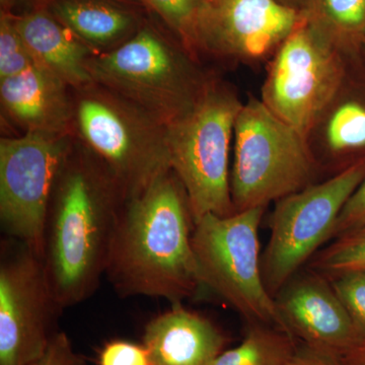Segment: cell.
I'll list each match as a JSON object with an SVG mask.
<instances>
[{"label":"cell","mask_w":365,"mask_h":365,"mask_svg":"<svg viewBox=\"0 0 365 365\" xmlns=\"http://www.w3.org/2000/svg\"><path fill=\"white\" fill-rule=\"evenodd\" d=\"M123 191L90 150L72 148L53 191L42 261L63 309L95 294L106 274Z\"/></svg>","instance_id":"obj_1"},{"label":"cell","mask_w":365,"mask_h":365,"mask_svg":"<svg viewBox=\"0 0 365 365\" xmlns=\"http://www.w3.org/2000/svg\"><path fill=\"white\" fill-rule=\"evenodd\" d=\"M188 197L172 170L125 199L106 274L123 297H162L173 304L203 287L192 246Z\"/></svg>","instance_id":"obj_2"},{"label":"cell","mask_w":365,"mask_h":365,"mask_svg":"<svg viewBox=\"0 0 365 365\" xmlns=\"http://www.w3.org/2000/svg\"><path fill=\"white\" fill-rule=\"evenodd\" d=\"M242 105L232 86L209 76L194 105L165 126L170 169L188 197L194 225L209 213H235L230 157Z\"/></svg>","instance_id":"obj_3"},{"label":"cell","mask_w":365,"mask_h":365,"mask_svg":"<svg viewBox=\"0 0 365 365\" xmlns=\"http://www.w3.org/2000/svg\"><path fill=\"white\" fill-rule=\"evenodd\" d=\"M88 69L109 88L167 126L194 105L209 78L174 37L146 23L111 51L91 57Z\"/></svg>","instance_id":"obj_4"},{"label":"cell","mask_w":365,"mask_h":365,"mask_svg":"<svg viewBox=\"0 0 365 365\" xmlns=\"http://www.w3.org/2000/svg\"><path fill=\"white\" fill-rule=\"evenodd\" d=\"M76 91L74 124L83 146L107 168L125 198L172 170L165 125L95 81Z\"/></svg>","instance_id":"obj_5"},{"label":"cell","mask_w":365,"mask_h":365,"mask_svg":"<svg viewBox=\"0 0 365 365\" xmlns=\"http://www.w3.org/2000/svg\"><path fill=\"white\" fill-rule=\"evenodd\" d=\"M230 194L235 212L264 207L314 184L318 165L307 139L250 97L235 120Z\"/></svg>","instance_id":"obj_6"},{"label":"cell","mask_w":365,"mask_h":365,"mask_svg":"<svg viewBox=\"0 0 365 365\" xmlns=\"http://www.w3.org/2000/svg\"><path fill=\"white\" fill-rule=\"evenodd\" d=\"M264 210L256 207L230 216L204 215L194 225L192 246L203 287L252 323L289 334L262 275L258 230Z\"/></svg>","instance_id":"obj_7"},{"label":"cell","mask_w":365,"mask_h":365,"mask_svg":"<svg viewBox=\"0 0 365 365\" xmlns=\"http://www.w3.org/2000/svg\"><path fill=\"white\" fill-rule=\"evenodd\" d=\"M364 178L365 157L326 181L276 201L270 239L261 257L264 283L273 297L329 242L343 206Z\"/></svg>","instance_id":"obj_8"},{"label":"cell","mask_w":365,"mask_h":365,"mask_svg":"<svg viewBox=\"0 0 365 365\" xmlns=\"http://www.w3.org/2000/svg\"><path fill=\"white\" fill-rule=\"evenodd\" d=\"M348 57L302 16L267 62L260 100L307 139L339 90L347 72Z\"/></svg>","instance_id":"obj_9"},{"label":"cell","mask_w":365,"mask_h":365,"mask_svg":"<svg viewBox=\"0 0 365 365\" xmlns=\"http://www.w3.org/2000/svg\"><path fill=\"white\" fill-rule=\"evenodd\" d=\"M67 136L26 132L0 140V222L9 239L43 256L48 209L72 150Z\"/></svg>","instance_id":"obj_10"},{"label":"cell","mask_w":365,"mask_h":365,"mask_svg":"<svg viewBox=\"0 0 365 365\" xmlns=\"http://www.w3.org/2000/svg\"><path fill=\"white\" fill-rule=\"evenodd\" d=\"M61 311L39 255L7 237L0 261V365H30L39 359Z\"/></svg>","instance_id":"obj_11"},{"label":"cell","mask_w":365,"mask_h":365,"mask_svg":"<svg viewBox=\"0 0 365 365\" xmlns=\"http://www.w3.org/2000/svg\"><path fill=\"white\" fill-rule=\"evenodd\" d=\"M300 21L277 0H203L199 50L247 66L268 62Z\"/></svg>","instance_id":"obj_12"},{"label":"cell","mask_w":365,"mask_h":365,"mask_svg":"<svg viewBox=\"0 0 365 365\" xmlns=\"http://www.w3.org/2000/svg\"><path fill=\"white\" fill-rule=\"evenodd\" d=\"M288 332L304 345L340 356L360 339L329 278L297 272L274 297Z\"/></svg>","instance_id":"obj_13"},{"label":"cell","mask_w":365,"mask_h":365,"mask_svg":"<svg viewBox=\"0 0 365 365\" xmlns=\"http://www.w3.org/2000/svg\"><path fill=\"white\" fill-rule=\"evenodd\" d=\"M2 108L26 132L69 135L74 123L69 86L40 66L0 81Z\"/></svg>","instance_id":"obj_14"},{"label":"cell","mask_w":365,"mask_h":365,"mask_svg":"<svg viewBox=\"0 0 365 365\" xmlns=\"http://www.w3.org/2000/svg\"><path fill=\"white\" fill-rule=\"evenodd\" d=\"M227 338L208 319L173 304L146 325L143 334L153 365H212Z\"/></svg>","instance_id":"obj_15"},{"label":"cell","mask_w":365,"mask_h":365,"mask_svg":"<svg viewBox=\"0 0 365 365\" xmlns=\"http://www.w3.org/2000/svg\"><path fill=\"white\" fill-rule=\"evenodd\" d=\"M14 21L38 66L51 72L74 91L93 83L88 62L97 53L47 9L14 14Z\"/></svg>","instance_id":"obj_16"},{"label":"cell","mask_w":365,"mask_h":365,"mask_svg":"<svg viewBox=\"0 0 365 365\" xmlns=\"http://www.w3.org/2000/svg\"><path fill=\"white\" fill-rule=\"evenodd\" d=\"M138 0H53L46 7L97 54L111 51L144 25Z\"/></svg>","instance_id":"obj_17"},{"label":"cell","mask_w":365,"mask_h":365,"mask_svg":"<svg viewBox=\"0 0 365 365\" xmlns=\"http://www.w3.org/2000/svg\"><path fill=\"white\" fill-rule=\"evenodd\" d=\"M307 141L318 169L359 153L365 157V102L348 93L344 79Z\"/></svg>","instance_id":"obj_18"},{"label":"cell","mask_w":365,"mask_h":365,"mask_svg":"<svg viewBox=\"0 0 365 365\" xmlns=\"http://www.w3.org/2000/svg\"><path fill=\"white\" fill-rule=\"evenodd\" d=\"M302 20L345 54L365 46V0H309Z\"/></svg>","instance_id":"obj_19"},{"label":"cell","mask_w":365,"mask_h":365,"mask_svg":"<svg viewBox=\"0 0 365 365\" xmlns=\"http://www.w3.org/2000/svg\"><path fill=\"white\" fill-rule=\"evenodd\" d=\"M242 342L223 351L212 365H288L297 349L295 338L272 327L253 324Z\"/></svg>","instance_id":"obj_20"},{"label":"cell","mask_w":365,"mask_h":365,"mask_svg":"<svg viewBox=\"0 0 365 365\" xmlns=\"http://www.w3.org/2000/svg\"><path fill=\"white\" fill-rule=\"evenodd\" d=\"M139 4L162 21L170 35L190 54L200 61L198 44V21L203 0H138Z\"/></svg>","instance_id":"obj_21"},{"label":"cell","mask_w":365,"mask_h":365,"mask_svg":"<svg viewBox=\"0 0 365 365\" xmlns=\"http://www.w3.org/2000/svg\"><path fill=\"white\" fill-rule=\"evenodd\" d=\"M311 268L328 278L365 270V227L334 240L314 257Z\"/></svg>","instance_id":"obj_22"},{"label":"cell","mask_w":365,"mask_h":365,"mask_svg":"<svg viewBox=\"0 0 365 365\" xmlns=\"http://www.w3.org/2000/svg\"><path fill=\"white\" fill-rule=\"evenodd\" d=\"M37 66L32 53L14 25V14H0V81Z\"/></svg>","instance_id":"obj_23"},{"label":"cell","mask_w":365,"mask_h":365,"mask_svg":"<svg viewBox=\"0 0 365 365\" xmlns=\"http://www.w3.org/2000/svg\"><path fill=\"white\" fill-rule=\"evenodd\" d=\"M329 279L349 314L359 338H365V270L339 274Z\"/></svg>","instance_id":"obj_24"},{"label":"cell","mask_w":365,"mask_h":365,"mask_svg":"<svg viewBox=\"0 0 365 365\" xmlns=\"http://www.w3.org/2000/svg\"><path fill=\"white\" fill-rule=\"evenodd\" d=\"M365 227V178L343 206L329 235V241Z\"/></svg>","instance_id":"obj_25"},{"label":"cell","mask_w":365,"mask_h":365,"mask_svg":"<svg viewBox=\"0 0 365 365\" xmlns=\"http://www.w3.org/2000/svg\"><path fill=\"white\" fill-rule=\"evenodd\" d=\"M100 365H153L145 346L128 341L115 340L101 350Z\"/></svg>","instance_id":"obj_26"},{"label":"cell","mask_w":365,"mask_h":365,"mask_svg":"<svg viewBox=\"0 0 365 365\" xmlns=\"http://www.w3.org/2000/svg\"><path fill=\"white\" fill-rule=\"evenodd\" d=\"M30 365H86L85 360L74 351L64 332L53 335L44 353Z\"/></svg>","instance_id":"obj_27"},{"label":"cell","mask_w":365,"mask_h":365,"mask_svg":"<svg viewBox=\"0 0 365 365\" xmlns=\"http://www.w3.org/2000/svg\"><path fill=\"white\" fill-rule=\"evenodd\" d=\"M288 365H342L337 355L319 351L309 346L297 347L294 356Z\"/></svg>","instance_id":"obj_28"},{"label":"cell","mask_w":365,"mask_h":365,"mask_svg":"<svg viewBox=\"0 0 365 365\" xmlns=\"http://www.w3.org/2000/svg\"><path fill=\"white\" fill-rule=\"evenodd\" d=\"M342 365H365V338H360L340 355Z\"/></svg>","instance_id":"obj_29"},{"label":"cell","mask_w":365,"mask_h":365,"mask_svg":"<svg viewBox=\"0 0 365 365\" xmlns=\"http://www.w3.org/2000/svg\"><path fill=\"white\" fill-rule=\"evenodd\" d=\"M283 6L294 9L295 11H302L307 6L309 0H277Z\"/></svg>","instance_id":"obj_30"},{"label":"cell","mask_w":365,"mask_h":365,"mask_svg":"<svg viewBox=\"0 0 365 365\" xmlns=\"http://www.w3.org/2000/svg\"><path fill=\"white\" fill-rule=\"evenodd\" d=\"M26 6H29V11H34V9H44L49 6L50 2L53 0H24Z\"/></svg>","instance_id":"obj_31"},{"label":"cell","mask_w":365,"mask_h":365,"mask_svg":"<svg viewBox=\"0 0 365 365\" xmlns=\"http://www.w3.org/2000/svg\"><path fill=\"white\" fill-rule=\"evenodd\" d=\"M21 0H0V6H1V11L4 13L13 14L14 7Z\"/></svg>","instance_id":"obj_32"}]
</instances>
